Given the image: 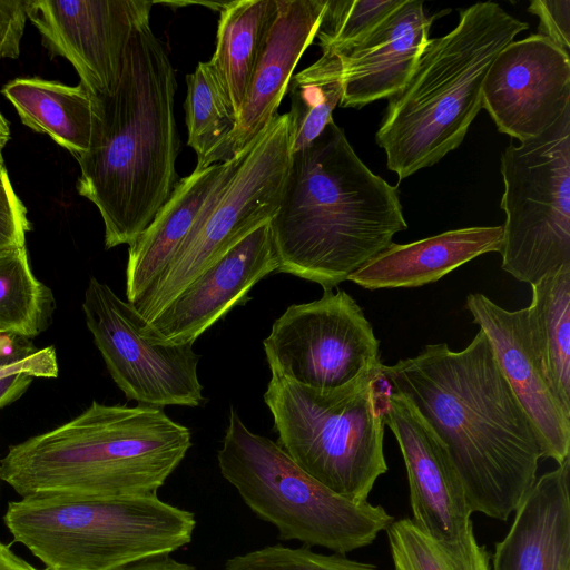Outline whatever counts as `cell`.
I'll use <instances>...</instances> for the list:
<instances>
[{
    "label": "cell",
    "instance_id": "obj_15",
    "mask_svg": "<svg viewBox=\"0 0 570 570\" xmlns=\"http://www.w3.org/2000/svg\"><path fill=\"white\" fill-rule=\"evenodd\" d=\"M269 223L233 246L178 293L142 331L154 341L193 343L232 308L244 304L264 277L277 272Z\"/></svg>",
    "mask_w": 570,
    "mask_h": 570
},
{
    "label": "cell",
    "instance_id": "obj_18",
    "mask_svg": "<svg viewBox=\"0 0 570 570\" xmlns=\"http://www.w3.org/2000/svg\"><path fill=\"white\" fill-rule=\"evenodd\" d=\"M434 18L426 16L423 1L403 0L371 32L335 51L343 67L341 106L361 108L396 95L430 39Z\"/></svg>",
    "mask_w": 570,
    "mask_h": 570
},
{
    "label": "cell",
    "instance_id": "obj_17",
    "mask_svg": "<svg viewBox=\"0 0 570 570\" xmlns=\"http://www.w3.org/2000/svg\"><path fill=\"white\" fill-rule=\"evenodd\" d=\"M465 307L485 334L497 364L534 425L544 458L561 464L570 456V416L550 390L532 345L527 308L508 311L480 293Z\"/></svg>",
    "mask_w": 570,
    "mask_h": 570
},
{
    "label": "cell",
    "instance_id": "obj_34",
    "mask_svg": "<svg viewBox=\"0 0 570 570\" xmlns=\"http://www.w3.org/2000/svg\"><path fill=\"white\" fill-rule=\"evenodd\" d=\"M28 0H0V60L17 59L27 22Z\"/></svg>",
    "mask_w": 570,
    "mask_h": 570
},
{
    "label": "cell",
    "instance_id": "obj_6",
    "mask_svg": "<svg viewBox=\"0 0 570 570\" xmlns=\"http://www.w3.org/2000/svg\"><path fill=\"white\" fill-rule=\"evenodd\" d=\"M3 522L45 570H117L187 546L194 514L157 494L33 495L11 501Z\"/></svg>",
    "mask_w": 570,
    "mask_h": 570
},
{
    "label": "cell",
    "instance_id": "obj_12",
    "mask_svg": "<svg viewBox=\"0 0 570 570\" xmlns=\"http://www.w3.org/2000/svg\"><path fill=\"white\" fill-rule=\"evenodd\" d=\"M380 342L344 291L289 305L263 341L271 373L314 389L343 386L377 367Z\"/></svg>",
    "mask_w": 570,
    "mask_h": 570
},
{
    "label": "cell",
    "instance_id": "obj_14",
    "mask_svg": "<svg viewBox=\"0 0 570 570\" xmlns=\"http://www.w3.org/2000/svg\"><path fill=\"white\" fill-rule=\"evenodd\" d=\"M482 106L500 132L538 137L570 107L569 53L539 33L511 41L485 75Z\"/></svg>",
    "mask_w": 570,
    "mask_h": 570
},
{
    "label": "cell",
    "instance_id": "obj_1",
    "mask_svg": "<svg viewBox=\"0 0 570 570\" xmlns=\"http://www.w3.org/2000/svg\"><path fill=\"white\" fill-rule=\"evenodd\" d=\"M381 374L444 446L472 513L507 521L534 484L544 450L485 334L459 352L428 344L414 357L382 363Z\"/></svg>",
    "mask_w": 570,
    "mask_h": 570
},
{
    "label": "cell",
    "instance_id": "obj_31",
    "mask_svg": "<svg viewBox=\"0 0 570 570\" xmlns=\"http://www.w3.org/2000/svg\"><path fill=\"white\" fill-rule=\"evenodd\" d=\"M58 370L55 347L35 348L27 338L0 334V380L16 374L52 379Z\"/></svg>",
    "mask_w": 570,
    "mask_h": 570
},
{
    "label": "cell",
    "instance_id": "obj_37",
    "mask_svg": "<svg viewBox=\"0 0 570 570\" xmlns=\"http://www.w3.org/2000/svg\"><path fill=\"white\" fill-rule=\"evenodd\" d=\"M0 570H37L0 541Z\"/></svg>",
    "mask_w": 570,
    "mask_h": 570
},
{
    "label": "cell",
    "instance_id": "obj_27",
    "mask_svg": "<svg viewBox=\"0 0 570 570\" xmlns=\"http://www.w3.org/2000/svg\"><path fill=\"white\" fill-rule=\"evenodd\" d=\"M311 66L291 77L287 91L291 109L292 154L309 146L333 120L343 97V67L333 50H322Z\"/></svg>",
    "mask_w": 570,
    "mask_h": 570
},
{
    "label": "cell",
    "instance_id": "obj_13",
    "mask_svg": "<svg viewBox=\"0 0 570 570\" xmlns=\"http://www.w3.org/2000/svg\"><path fill=\"white\" fill-rule=\"evenodd\" d=\"M147 0H28L27 17L51 57L67 59L92 95L115 92L134 30L149 21Z\"/></svg>",
    "mask_w": 570,
    "mask_h": 570
},
{
    "label": "cell",
    "instance_id": "obj_30",
    "mask_svg": "<svg viewBox=\"0 0 570 570\" xmlns=\"http://www.w3.org/2000/svg\"><path fill=\"white\" fill-rule=\"evenodd\" d=\"M403 0H326L316 37L322 50H341L360 40Z\"/></svg>",
    "mask_w": 570,
    "mask_h": 570
},
{
    "label": "cell",
    "instance_id": "obj_19",
    "mask_svg": "<svg viewBox=\"0 0 570 570\" xmlns=\"http://www.w3.org/2000/svg\"><path fill=\"white\" fill-rule=\"evenodd\" d=\"M325 4L326 0H277L275 19L230 137L232 158L246 150L278 116L293 70L317 35Z\"/></svg>",
    "mask_w": 570,
    "mask_h": 570
},
{
    "label": "cell",
    "instance_id": "obj_32",
    "mask_svg": "<svg viewBox=\"0 0 570 570\" xmlns=\"http://www.w3.org/2000/svg\"><path fill=\"white\" fill-rule=\"evenodd\" d=\"M528 11L539 17V35L547 37L560 49L570 50V1L532 0Z\"/></svg>",
    "mask_w": 570,
    "mask_h": 570
},
{
    "label": "cell",
    "instance_id": "obj_33",
    "mask_svg": "<svg viewBox=\"0 0 570 570\" xmlns=\"http://www.w3.org/2000/svg\"><path fill=\"white\" fill-rule=\"evenodd\" d=\"M31 229L27 209L16 193H0V252L26 246Z\"/></svg>",
    "mask_w": 570,
    "mask_h": 570
},
{
    "label": "cell",
    "instance_id": "obj_39",
    "mask_svg": "<svg viewBox=\"0 0 570 570\" xmlns=\"http://www.w3.org/2000/svg\"><path fill=\"white\" fill-rule=\"evenodd\" d=\"M10 139V127L6 118L0 112V147H4Z\"/></svg>",
    "mask_w": 570,
    "mask_h": 570
},
{
    "label": "cell",
    "instance_id": "obj_11",
    "mask_svg": "<svg viewBox=\"0 0 570 570\" xmlns=\"http://www.w3.org/2000/svg\"><path fill=\"white\" fill-rule=\"evenodd\" d=\"M82 311L111 379L128 400L157 407L203 405L200 355L193 343L148 338L132 304L95 277L85 291Z\"/></svg>",
    "mask_w": 570,
    "mask_h": 570
},
{
    "label": "cell",
    "instance_id": "obj_21",
    "mask_svg": "<svg viewBox=\"0 0 570 570\" xmlns=\"http://www.w3.org/2000/svg\"><path fill=\"white\" fill-rule=\"evenodd\" d=\"M501 244L502 226L459 228L409 244L392 243L347 279L366 289L419 287L480 255L500 252Z\"/></svg>",
    "mask_w": 570,
    "mask_h": 570
},
{
    "label": "cell",
    "instance_id": "obj_25",
    "mask_svg": "<svg viewBox=\"0 0 570 570\" xmlns=\"http://www.w3.org/2000/svg\"><path fill=\"white\" fill-rule=\"evenodd\" d=\"M531 287L527 320L532 345L550 390L570 416V266Z\"/></svg>",
    "mask_w": 570,
    "mask_h": 570
},
{
    "label": "cell",
    "instance_id": "obj_3",
    "mask_svg": "<svg viewBox=\"0 0 570 570\" xmlns=\"http://www.w3.org/2000/svg\"><path fill=\"white\" fill-rule=\"evenodd\" d=\"M277 272L333 289L407 228L395 187L358 158L331 120L291 156L269 222Z\"/></svg>",
    "mask_w": 570,
    "mask_h": 570
},
{
    "label": "cell",
    "instance_id": "obj_26",
    "mask_svg": "<svg viewBox=\"0 0 570 570\" xmlns=\"http://www.w3.org/2000/svg\"><path fill=\"white\" fill-rule=\"evenodd\" d=\"M186 83L187 144L196 153V168L232 159L229 141L237 125V112L210 61L199 62L194 72L186 76Z\"/></svg>",
    "mask_w": 570,
    "mask_h": 570
},
{
    "label": "cell",
    "instance_id": "obj_4",
    "mask_svg": "<svg viewBox=\"0 0 570 570\" xmlns=\"http://www.w3.org/2000/svg\"><path fill=\"white\" fill-rule=\"evenodd\" d=\"M163 407L92 401L70 421L11 445L0 480L21 498L157 494L191 446Z\"/></svg>",
    "mask_w": 570,
    "mask_h": 570
},
{
    "label": "cell",
    "instance_id": "obj_29",
    "mask_svg": "<svg viewBox=\"0 0 570 570\" xmlns=\"http://www.w3.org/2000/svg\"><path fill=\"white\" fill-rule=\"evenodd\" d=\"M385 531L394 570L491 569V553L476 541L473 525L453 542L429 535L410 518L394 520Z\"/></svg>",
    "mask_w": 570,
    "mask_h": 570
},
{
    "label": "cell",
    "instance_id": "obj_9",
    "mask_svg": "<svg viewBox=\"0 0 570 570\" xmlns=\"http://www.w3.org/2000/svg\"><path fill=\"white\" fill-rule=\"evenodd\" d=\"M292 156L288 114L232 164L210 194L166 269L132 303L149 323L204 269L275 216ZM131 304V303H130Z\"/></svg>",
    "mask_w": 570,
    "mask_h": 570
},
{
    "label": "cell",
    "instance_id": "obj_38",
    "mask_svg": "<svg viewBox=\"0 0 570 570\" xmlns=\"http://www.w3.org/2000/svg\"><path fill=\"white\" fill-rule=\"evenodd\" d=\"M0 193L11 194L14 193L11 181L9 179L8 171L4 166L2 147H0Z\"/></svg>",
    "mask_w": 570,
    "mask_h": 570
},
{
    "label": "cell",
    "instance_id": "obj_36",
    "mask_svg": "<svg viewBox=\"0 0 570 570\" xmlns=\"http://www.w3.org/2000/svg\"><path fill=\"white\" fill-rule=\"evenodd\" d=\"M117 570H196V568L169 556H159L129 563Z\"/></svg>",
    "mask_w": 570,
    "mask_h": 570
},
{
    "label": "cell",
    "instance_id": "obj_7",
    "mask_svg": "<svg viewBox=\"0 0 570 570\" xmlns=\"http://www.w3.org/2000/svg\"><path fill=\"white\" fill-rule=\"evenodd\" d=\"M381 366L326 390L271 373L264 393L277 444L309 475L354 502L367 501L387 471Z\"/></svg>",
    "mask_w": 570,
    "mask_h": 570
},
{
    "label": "cell",
    "instance_id": "obj_5",
    "mask_svg": "<svg viewBox=\"0 0 570 570\" xmlns=\"http://www.w3.org/2000/svg\"><path fill=\"white\" fill-rule=\"evenodd\" d=\"M528 23L494 2L460 12L449 33L429 39L375 134L387 168L402 180L455 149L482 106V86L498 53Z\"/></svg>",
    "mask_w": 570,
    "mask_h": 570
},
{
    "label": "cell",
    "instance_id": "obj_20",
    "mask_svg": "<svg viewBox=\"0 0 570 570\" xmlns=\"http://www.w3.org/2000/svg\"><path fill=\"white\" fill-rule=\"evenodd\" d=\"M570 456L535 480L495 543L490 570H570Z\"/></svg>",
    "mask_w": 570,
    "mask_h": 570
},
{
    "label": "cell",
    "instance_id": "obj_2",
    "mask_svg": "<svg viewBox=\"0 0 570 570\" xmlns=\"http://www.w3.org/2000/svg\"><path fill=\"white\" fill-rule=\"evenodd\" d=\"M176 73L149 21L129 40L119 83L94 95L89 149L77 159V191L99 210L105 247L130 245L179 181Z\"/></svg>",
    "mask_w": 570,
    "mask_h": 570
},
{
    "label": "cell",
    "instance_id": "obj_10",
    "mask_svg": "<svg viewBox=\"0 0 570 570\" xmlns=\"http://www.w3.org/2000/svg\"><path fill=\"white\" fill-rule=\"evenodd\" d=\"M502 268L534 284L570 266V107L501 156Z\"/></svg>",
    "mask_w": 570,
    "mask_h": 570
},
{
    "label": "cell",
    "instance_id": "obj_16",
    "mask_svg": "<svg viewBox=\"0 0 570 570\" xmlns=\"http://www.w3.org/2000/svg\"><path fill=\"white\" fill-rule=\"evenodd\" d=\"M383 379V377H382ZM383 420L404 459L413 522L429 535L458 541L473 525L464 490L448 453L413 405L384 382Z\"/></svg>",
    "mask_w": 570,
    "mask_h": 570
},
{
    "label": "cell",
    "instance_id": "obj_23",
    "mask_svg": "<svg viewBox=\"0 0 570 570\" xmlns=\"http://www.w3.org/2000/svg\"><path fill=\"white\" fill-rule=\"evenodd\" d=\"M1 92L23 125L48 135L76 159L89 149L95 99L82 85L68 86L39 77L16 78Z\"/></svg>",
    "mask_w": 570,
    "mask_h": 570
},
{
    "label": "cell",
    "instance_id": "obj_28",
    "mask_svg": "<svg viewBox=\"0 0 570 570\" xmlns=\"http://www.w3.org/2000/svg\"><path fill=\"white\" fill-rule=\"evenodd\" d=\"M53 295L32 273L26 246L0 252V334L32 338L47 328Z\"/></svg>",
    "mask_w": 570,
    "mask_h": 570
},
{
    "label": "cell",
    "instance_id": "obj_22",
    "mask_svg": "<svg viewBox=\"0 0 570 570\" xmlns=\"http://www.w3.org/2000/svg\"><path fill=\"white\" fill-rule=\"evenodd\" d=\"M232 159L180 178L148 227L128 247L126 297L134 303L166 269Z\"/></svg>",
    "mask_w": 570,
    "mask_h": 570
},
{
    "label": "cell",
    "instance_id": "obj_35",
    "mask_svg": "<svg viewBox=\"0 0 570 570\" xmlns=\"http://www.w3.org/2000/svg\"><path fill=\"white\" fill-rule=\"evenodd\" d=\"M33 377L16 374L0 380V409L19 399L29 387Z\"/></svg>",
    "mask_w": 570,
    "mask_h": 570
},
{
    "label": "cell",
    "instance_id": "obj_8",
    "mask_svg": "<svg viewBox=\"0 0 570 570\" xmlns=\"http://www.w3.org/2000/svg\"><path fill=\"white\" fill-rule=\"evenodd\" d=\"M224 479L281 540L346 553L371 544L394 518L381 505L354 502L304 471L275 441L256 434L230 407L217 453Z\"/></svg>",
    "mask_w": 570,
    "mask_h": 570
},
{
    "label": "cell",
    "instance_id": "obj_24",
    "mask_svg": "<svg viewBox=\"0 0 570 570\" xmlns=\"http://www.w3.org/2000/svg\"><path fill=\"white\" fill-rule=\"evenodd\" d=\"M219 12L209 61L238 116L275 19L277 0L227 1Z\"/></svg>",
    "mask_w": 570,
    "mask_h": 570
}]
</instances>
